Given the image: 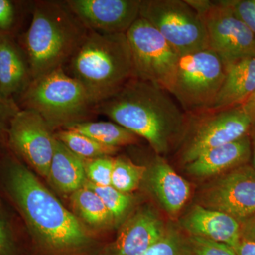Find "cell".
Instances as JSON below:
<instances>
[{"mask_svg": "<svg viewBox=\"0 0 255 255\" xmlns=\"http://www.w3.org/2000/svg\"><path fill=\"white\" fill-rule=\"evenodd\" d=\"M3 168L6 191L34 231L43 255H92L85 228L30 169L15 157H8Z\"/></svg>", "mask_w": 255, "mask_h": 255, "instance_id": "cell-1", "label": "cell"}, {"mask_svg": "<svg viewBox=\"0 0 255 255\" xmlns=\"http://www.w3.org/2000/svg\"><path fill=\"white\" fill-rule=\"evenodd\" d=\"M96 112L145 139L158 154L169 150L189 119L169 92L135 78L96 106Z\"/></svg>", "mask_w": 255, "mask_h": 255, "instance_id": "cell-2", "label": "cell"}, {"mask_svg": "<svg viewBox=\"0 0 255 255\" xmlns=\"http://www.w3.org/2000/svg\"><path fill=\"white\" fill-rule=\"evenodd\" d=\"M65 1H34L21 46L32 80L64 68L88 34Z\"/></svg>", "mask_w": 255, "mask_h": 255, "instance_id": "cell-3", "label": "cell"}, {"mask_svg": "<svg viewBox=\"0 0 255 255\" xmlns=\"http://www.w3.org/2000/svg\"><path fill=\"white\" fill-rule=\"evenodd\" d=\"M67 65L68 75L82 85L96 106L135 78L126 34L90 31Z\"/></svg>", "mask_w": 255, "mask_h": 255, "instance_id": "cell-4", "label": "cell"}, {"mask_svg": "<svg viewBox=\"0 0 255 255\" xmlns=\"http://www.w3.org/2000/svg\"><path fill=\"white\" fill-rule=\"evenodd\" d=\"M16 102L21 110L41 115L52 130L87 122L97 114L85 89L64 68L32 80Z\"/></svg>", "mask_w": 255, "mask_h": 255, "instance_id": "cell-5", "label": "cell"}, {"mask_svg": "<svg viewBox=\"0 0 255 255\" xmlns=\"http://www.w3.org/2000/svg\"><path fill=\"white\" fill-rule=\"evenodd\" d=\"M228 66L209 49L179 57L169 93L187 114L207 110L222 87Z\"/></svg>", "mask_w": 255, "mask_h": 255, "instance_id": "cell-6", "label": "cell"}, {"mask_svg": "<svg viewBox=\"0 0 255 255\" xmlns=\"http://www.w3.org/2000/svg\"><path fill=\"white\" fill-rule=\"evenodd\" d=\"M140 17L154 26L179 56L209 48L204 21L187 0H141Z\"/></svg>", "mask_w": 255, "mask_h": 255, "instance_id": "cell-7", "label": "cell"}, {"mask_svg": "<svg viewBox=\"0 0 255 255\" xmlns=\"http://www.w3.org/2000/svg\"><path fill=\"white\" fill-rule=\"evenodd\" d=\"M200 14L207 33L209 48L228 68L255 55V36L223 0H187Z\"/></svg>", "mask_w": 255, "mask_h": 255, "instance_id": "cell-8", "label": "cell"}, {"mask_svg": "<svg viewBox=\"0 0 255 255\" xmlns=\"http://www.w3.org/2000/svg\"><path fill=\"white\" fill-rule=\"evenodd\" d=\"M135 78L170 91L179 55L148 21L141 17L126 33Z\"/></svg>", "mask_w": 255, "mask_h": 255, "instance_id": "cell-9", "label": "cell"}, {"mask_svg": "<svg viewBox=\"0 0 255 255\" xmlns=\"http://www.w3.org/2000/svg\"><path fill=\"white\" fill-rule=\"evenodd\" d=\"M187 114L189 122L194 124L182 153L183 160L187 164L210 149L251 133V119L241 105Z\"/></svg>", "mask_w": 255, "mask_h": 255, "instance_id": "cell-10", "label": "cell"}, {"mask_svg": "<svg viewBox=\"0 0 255 255\" xmlns=\"http://www.w3.org/2000/svg\"><path fill=\"white\" fill-rule=\"evenodd\" d=\"M53 130L41 115L30 110H20L10 124L8 147L48 179L54 150Z\"/></svg>", "mask_w": 255, "mask_h": 255, "instance_id": "cell-11", "label": "cell"}, {"mask_svg": "<svg viewBox=\"0 0 255 255\" xmlns=\"http://www.w3.org/2000/svg\"><path fill=\"white\" fill-rule=\"evenodd\" d=\"M73 14L89 31L126 34L140 17L141 0H66Z\"/></svg>", "mask_w": 255, "mask_h": 255, "instance_id": "cell-12", "label": "cell"}, {"mask_svg": "<svg viewBox=\"0 0 255 255\" xmlns=\"http://www.w3.org/2000/svg\"><path fill=\"white\" fill-rule=\"evenodd\" d=\"M226 173L211 188L206 201L241 223L255 214V169L246 164Z\"/></svg>", "mask_w": 255, "mask_h": 255, "instance_id": "cell-13", "label": "cell"}, {"mask_svg": "<svg viewBox=\"0 0 255 255\" xmlns=\"http://www.w3.org/2000/svg\"><path fill=\"white\" fill-rule=\"evenodd\" d=\"M163 225L147 209L139 211L121 228L112 255H142L163 236Z\"/></svg>", "mask_w": 255, "mask_h": 255, "instance_id": "cell-14", "label": "cell"}, {"mask_svg": "<svg viewBox=\"0 0 255 255\" xmlns=\"http://www.w3.org/2000/svg\"><path fill=\"white\" fill-rule=\"evenodd\" d=\"M251 135H245L236 141L206 151L187 164L189 173L196 177H210L226 173L248 164L251 159Z\"/></svg>", "mask_w": 255, "mask_h": 255, "instance_id": "cell-15", "label": "cell"}, {"mask_svg": "<svg viewBox=\"0 0 255 255\" xmlns=\"http://www.w3.org/2000/svg\"><path fill=\"white\" fill-rule=\"evenodd\" d=\"M192 234L225 243L236 249L241 239V223L222 211L195 206L184 221Z\"/></svg>", "mask_w": 255, "mask_h": 255, "instance_id": "cell-16", "label": "cell"}, {"mask_svg": "<svg viewBox=\"0 0 255 255\" xmlns=\"http://www.w3.org/2000/svg\"><path fill=\"white\" fill-rule=\"evenodd\" d=\"M32 81L24 51L11 37H0V97H19Z\"/></svg>", "mask_w": 255, "mask_h": 255, "instance_id": "cell-17", "label": "cell"}, {"mask_svg": "<svg viewBox=\"0 0 255 255\" xmlns=\"http://www.w3.org/2000/svg\"><path fill=\"white\" fill-rule=\"evenodd\" d=\"M148 179L151 189L164 209L171 214L180 211L190 194L189 183L160 158L151 167Z\"/></svg>", "mask_w": 255, "mask_h": 255, "instance_id": "cell-18", "label": "cell"}, {"mask_svg": "<svg viewBox=\"0 0 255 255\" xmlns=\"http://www.w3.org/2000/svg\"><path fill=\"white\" fill-rule=\"evenodd\" d=\"M255 92V55L228 67L222 87L209 109L241 105Z\"/></svg>", "mask_w": 255, "mask_h": 255, "instance_id": "cell-19", "label": "cell"}, {"mask_svg": "<svg viewBox=\"0 0 255 255\" xmlns=\"http://www.w3.org/2000/svg\"><path fill=\"white\" fill-rule=\"evenodd\" d=\"M48 179L61 192L71 194L83 187L86 180L84 159L55 137Z\"/></svg>", "mask_w": 255, "mask_h": 255, "instance_id": "cell-20", "label": "cell"}, {"mask_svg": "<svg viewBox=\"0 0 255 255\" xmlns=\"http://www.w3.org/2000/svg\"><path fill=\"white\" fill-rule=\"evenodd\" d=\"M65 129L80 132L99 143L116 148L133 145L137 143L139 138L133 132L115 122L87 121Z\"/></svg>", "mask_w": 255, "mask_h": 255, "instance_id": "cell-21", "label": "cell"}, {"mask_svg": "<svg viewBox=\"0 0 255 255\" xmlns=\"http://www.w3.org/2000/svg\"><path fill=\"white\" fill-rule=\"evenodd\" d=\"M70 201L79 216L95 227L107 226L114 219L100 196L90 188L83 186L75 191Z\"/></svg>", "mask_w": 255, "mask_h": 255, "instance_id": "cell-22", "label": "cell"}, {"mask_svg": "<svg viewBox=\"0 0 255 255\" xmlns=\"http://www.w3.org/2000/svg\"><path fill=\"white\" fill-rule=\"evenodd\" d=\"M54 136L74 154L84 159L111 156L119 149L102 145L86 135L70 129L60 130L54 134Z\"/></svg>", "mask_w": 255, "mask_h": 255, "instance_id": "cell-23", "label": "cell"}, {"mask_svg": "<svg viewBox=\"0 0 255 255\" xmlns=\"http://www.w3.org/2000/svg\"><path fill=\"white\" fill-rule=\"evenodd\" d=\"M147 171L145 167L134 164L124 157L114 158L112 186L122 192H130L140 185Z\"/></svg>", "mask_w": 255, "mask_h": 255, "instance_id": "cell-24", "label": "cell"}, {"mask_svg": "<svg viewBox=\"0 0 255 255\" xmlns=\"http://www.w3.org/2000/svg\"><path fill=\"white\" fill-rule=\"evenodd\" d=\"M83 186L90 188L100 196L114 219L122 217L131 204V197L128 194L117 190L112 185H95L86 179Z\"/></svg>", "mask_w": 255, "mask_h": 255, "instance_id": "cell-25", "label": "cell"}, {"mask_svg": "<svg viewBox=\"0 0 255 255\" xmlns=\"http://www.w3.org/2000/svg\"><path fill=\"white\" fill-rule=\"evenodd\" d=\"M23 1L0 0V37H11L19 27L23 16Z\"/></svg>", "mask_w": 255, "mask_h": 255, "instance_id": "cell-26", "label": "cell"}, {"mask_svg": "<svg viewBox=\"0 0 255 255\" xmlns=\"http://www.w3.org/2000/svg\"><path fill=\"white\" fill-rule=\"evenodd\" d=\"M114 162V158L111 156L84 159L87 180L102 187L112 185Z\"/></svg>", "mask_w": 255, "mask_h": 255, "instance_id": "cell-27", "label": "cell"}, {"mask_svg": "<svg viewBox=\"0 0 255 255\" xmlns=\"http://www.w3.org/2000/svg\"><path fill=\"white\" fill-rule=\"evenodd\" d=\"M142 255H187V251L177 233L168 231Z\"/></svg>", "mask_w": 255, "mask_h": 255, "instance_id": "cell-28", "label": "cell"}, {"mask_svg": "<svg viewBox=\"0 0 255 255\" xmlns=\"http://www.w3.org/2000/svg\"><path fill=\"white\" fill-rule=\"evenodd\" d=\"M191 244L194 255H237L232 247L205 238L192 236Z\"/></svg>", "mask_w": 255, "mask_h": 255, "instance_id": "cell-29", "label": "cell"}, {"mask_svg": "<svg viewBox=\"0 0 255 255\" xmlns=\"http://www.w3.org/2000/svg\"><path fill=\"white\" fill-rule=\"evenodd\" d=\"M20 110L19 106L14 99L0 97V147L8 146L10 124Z\"/></svg>", "mask_w": 255, "mask_h": 255, "instance_id": "cell-30", "label": "cell"}, {"mask_svg": "<svg viewBox=\"0 0 255 255\" xmlns=\"http://www.w3.org/2000/svg\"><path fill=\"white\" fill-rule=\"evenodd\" d=\"M255 36V0H223Z\"/></svg>", "mask_w": 255, "mask_h": 255, "instance_id": "cell-31", "label": "cell"}, {"mask_svg": "<svg viewBox=\"0 0 255 255\" xmlns=\"http://www.w3.org/2000/svg\"><path fill=\"white\" fill-rule=\"evenodd\" d=\"M0 255H19L12 233L0 211Z\"/></svg>", "mask_w": 255, "mask_h": 255, "instance_id": "cell-32", "label": "cell"}, {"mask_svg": "<svg viewBox=\"0 0 255 255\" xmlns=\"http://www.w3.org/2000/svg\"><path fill=\"white\" fill-rule=\"evenodd\" d=\"M241 106L251 119V130L250 135H253L255 132V92L250 96Z\"/></svg>", "mask_w": 255, "mask_h": 255, "instance_id": "cell-33", "label": "cell"}, {"mask_svg": "<svg viewBox=\"0 0 255 255\" xmlns=\"http://www.w3.org/2000/svg\"><path fill=\"white\" fill-rule=\"evenodd\" d=\"M241 238L255 242V214L241 223Z\"/></svg>", "mask_w": 255, "mask_h": 255, "instance_id": "cell-34", "label": "cell"}, {"mask_svg": "<svg viewBox=\"0 0 255 255\" xmlns=\"http://www.w3.org/2000/svg\"><path fill=\"white\" fill-rule=\"evenodd\" d=\"M235 251L237 255H255V242L241 238Z\"/></svg>", "mask_w": 255, "mask_h": 255, "instance_id": "cell-35", "label": "cell"}, {"mask_svg": "<svg viewBox=\"0 0 255 255\" xmlns=\"http://www.w3.org/2000/svg\"><path fill=\"white\" fill-rule=\"evenodd\" d=\"M251 147L252 154L251 159L253 162V167L255 169V132L251 135Z\"/></svg>", "mask_w": 255, "mask_h": 255, "instance_id": "cell-36", "label": "cell"}]
</instances>
